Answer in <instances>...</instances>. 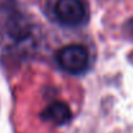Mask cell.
<instances>
[{"mask_svg":"<svg viewBox=\"0 0 133 133\" xmlns=\"http://www.w3.org/2000/svg\"><path fill=\"white\" fill-rule=\"evenodd\" d=\"M57 61L59 66L71 74L83 72L88 67L89 54L88 50L82 44H70L63 46L58 54Z\"/></svg>","mask_w":133,"mask_h":133,"instance_id":"obj_1","label":"cell"},{"mask_svg":"<svg viewBox=\"0 0 133 133\" xmlns=\"http://www.w3.org/2000/svg\"><path fill=\"white\" fill-rule=\"evenodd\" d=\"M54 12L58 21L67 26H76L85 21V6L82 0H57Z\"/></svg>","mask_w":133,"mask_h":133,"instance_id":"obj_2","label":"cell"},{"mask_svg":"<svg viewBox=\"0 0 133 133\" xmlns=\"http://www.w3.org/2000/svg\"><path fill=\"white\" fill-rule=\"evenodd\" d=\"M40 116L45 122H50L56 125H63L70 122L72 114H71V109L67 103L58 101V102L50 103L42 112Z\"/></svg>","mask_w":133,"mask_h":133,"instance_id":"obj_3","label":"cell"}]
</instances>
